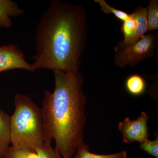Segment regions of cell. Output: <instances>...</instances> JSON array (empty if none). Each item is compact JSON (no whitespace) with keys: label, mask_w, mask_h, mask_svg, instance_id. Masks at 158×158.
Segmentation results:
<instances>
[{"label":"cell","mask_w":158,"mask_h":158,"mask_svg":"<svg viewBox=\"0 0 158 158\" xmlns=\"http://www.w3.org/2000/svg\"><path fill=\"white\" fill-rule=\"evenodd\" d=\"M23 9L16 2L11 0H0V28H10L12 26L11 18L23 14Z\"/></svg>","instance_id":"cell-7"},{"label":"cell","mask_w":158,"mask_h":158,"mask_svg":"<svg viewBox=\"0 0 158 158\" xmlns=\"http://www.w3.org/2000/svg\"><path fill=\"white\" fill-rule=\"evenodd\" d=\"M139 148L146 152L148 154L158 158V137L157 134L156 135V139L153 141L149 139L140 144Z\"/></svg>","instance_id":"cell-17"},{"label":"cell","mask_w":158,"mask_h":158,"mask_svg":"<svg viewBox=\"0 0 158 158\" xmlns=\"http://www.w3.org/2000/svg\"><path fill=\"white\" fill-rule=\"evenodd\" d=\"M158 42V34H148L134 43L125 46H115L114 62L120 68L135 67L154 56Z\"/></svg>","instance_id":"cell-4"},{"label":"cell","mask_w":158,"mask_h":158,"mask_svg":"<svg viewBox=\"0 0 158 158\" xmlns=\"http://www.w3.org/2000/svg\"><path fill=\"white\" fill-rule=\"evenodd\" d=\"M131 15L138 23V30L134 42L145 35L148 31L147 20V8L139 6L134 10Z\"/></svg>","instance_id":"cell-12"},{"label":"cell","mask_w":158,"mask_h":158,"mask_svg":"<svg viewBox=\"0 0 158 158\" xmlns=\"http://www.w3.org/2000/svg\"><path fill=\"white\" fill-rule=\"evenodd\" d=\"M126 20L122 22L121 31L124 36V39L119 41L116 46L123 47L130 45L134 43L136 32L138 30V23L131 16Z\"/></svg>","instance_id":"cell-10"},{"label":"cell","mask_w":158,"mask_h":158,"mask_svg":"<svg viewBox=\"0 0 158 158\" xmlns=\"http://www.w3.org/2000/svg\"><path fill=\"white\" fill-rule=\"evenodd\" d=\"M147 20L148 31L158 29V1L151 0L147 7Z\"/></svg>","instance_id":"cell-13"},{"label":"cell","mask_w":158,"mask_h":158,"mask_svg":"<svg viewBox=\"0 0 158 158\" xmlns=\"http://www.w3.org/2000/svg\"><path fill=\"white\" fill-rule=\"evenodd\" d=\"M0 158H2V157H0Z\"/></svg>","instance_id":"cell-18"},{"label":"cell","mask_w":158,"mask_h":158,"mask_svg":"<svg viewBox=\"0 0 158 158\" xmlns=\"http://www.w3.org/2000/svg\"><path fill=\"white\" fill-rule=\"evenodd\" d=\"M52 71L55 89L44 91L41 108L44 141L51 144L55 140L56 152L62 158H72L84 141L87 104L84 77L79 71Z\"/></svg>","instance_id":"cell-2"},{"label":"cell","mask_w":158,"mask_h":158,"mask_svg":"<svg viewBox=\"0 0 158 158\" xmlns=\"http://www.w3.org/2000/svg\"><path fill=\"white\" fill-rule=\"evenodd\" d=\"M87 31L84 6L52 1L36 27L32 58L34 69L79 71L87 44Z\"/></svg>","instance_id":"cell-1"},{"label":"cell","mask_w":158,"mask_h":158,"mask_svg":"<svg viewBox=\"0 0 158 158\" xmlns=\"http://www.w3.org/2000/svg\"><path fill=\"white\" fill-rule=\"evenodd\" d=\"M149 116L144 112L137 119L131 120L126 117L123 121L118 123V130L123 136V142L130 144L134 141H138L141 144L148 140L149 134L148 127Z\"/></svg>","instance_id":"cell-6"},{"label":"cell","mask_w":158,"mask_h":158,"mask_svg":"<svg viewBox=\"0 0 158 158\" xmlns=\"http://www.w3.org/2000/svg\"><path fill=\"white\" fill-rule=\"evenodd\" d=\"M75 158H127V152L126 151L109 155H100L89 151V147L82 141L77 146Z\"/></svg>","instance_id":"cell-11"},{"label":"cell","mask_w":158,"mask_h":158,"mask_svg":"<svg viewBox=\"0 0 158 158\" xmlns=\"http://www.w3.org/2000/svg\"><path fill=\"white\" fill-rule=\"evenodd\" d=\"M4 158H38L36 152L16 149L10 146Z\"/></svg>","instance_id":"cell-16"},{"label":"cell","mask_w":158,"mask_h":158,"mask_svg":"<svg viewBox=\"0 0 158 158\" xmlns=\"http://www.w3.org/2000/svg\"><path fill=\"white\" fill-rule=\"evenodd\" d=\"M38 158H62L51 146V144L44 143L36 149Z\"/></svg>","instance_id":"cell-15"},{"label":"cell","mask_w":158,"mask_h":158,"mask_svg":"<svg viewBox=\"0 0 158 158\" xmlns=\"http://www.w3.org/2000/svg\"><path fill=\"white\" fill-rule=\"evenodd\" d=\"M20 69L34 73L32 64L26 60L24 53L14 44L0 46V73L14 69Z\"/></svg>","instance_id":"cell-5"},{"label":"cell","mask_w":158,"mask_h":158,"mask_svg":"<svg viewBox=\"0 0 158 158\" xmlns=\"http://www.w3.org/2000/svg\"><path fill=\"white\" fill-rule=\"evenodd\" d=\"M125 88L127 93L132 96L143 95L147 88V84L143 77L138 74H133L127 77L125 82Z\"/></svg>","instance_id":"cell-9"},{"label":"cell","mask_w":158,"mask_h":158,"mask_svg":"<svg viewBox=\"0 0 158 158\" xmlns=\"http://www.w3.org/2000/svg\"><path fill=\"white\" fill-rule=\"evenodd\" d=\"M95 2L98 3L100 7L101 10L106 14L113 15L118 20L122 22L129 18L131 15L121 10L115 9L110 6L105 0H94Z\"/></svg>","instance_id":"cell-14"},{"label":"cell","mask_w":158,"mask_h":158,"mask_svg":"<svg viewBox=\"0 0 158 158\" xmlns=\"http://www.w3.org/2000/svg\"><path fill=\"white\" fill-rule=\"evenodd\" d=\"M15 110L10 116L11 147L35 152L44 143L41 108L30 97L18 93L14 97Z\"/></svg>","instance_id":"cell-3"},{"label":"cell","mask_w":158,"mask_h":158,"mask_svg":"<svg viewBox=\"0 0 158 158\" xmlns=\"http://www.w3.org/2000/svg\"><path fill=\"white\" fill-rule=\"evenodd\" d=\"M10 116L0 109V157L4 158L10 147Z\"/></svg>","instance_id":"cell-8"}]
</instances>
